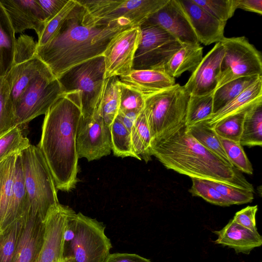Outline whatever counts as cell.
I'll return each mask as SVG.
<instances>
[{"mask_svg":"<svg viewBox=\"0 0 262 262\" xmlns=\"http://www.w3.org/2000/svg\"><path fill=\"white\" fill-rule=\"evenodd\" d=\"M104 262H151L138 254L127 253L110 254Z\"/></svg>","mask_w":262,"mask_h":262,"instance_id":"obj_48","label":"cell"},{"mask_svg":"<svg viewBox=\"0 0 262 262\" xmlns=\"http://www.w3.org/2000/svg\"><path fill=\"white\" fill-rule=\"evenodd\" d=\"M221 43L224 53L216 89L241 77L262 76L261 54L245 37H225Z\"/></svg>","mask_w":262,"mask_h":262,"instance_id":"obj_10","label":"cell"},{"mask_svg":"<svg viewBox=\"0 0 262 262\" xmlns=\"http://www.w3.org/2000/svg\"><path fill=\"white\" fill-rule=\"evenodd\" d=\"M187 130L204 147L219 156L229 165L233 166L227 157L220 137L213 128L210 127L204 121L193 126H187Z\"/></svg>","mask_w":262,"mask_h":262,"instance_id":"obj_31","label":"cell"},{"mask_svg":"<svg viewBox=\"0 0 262 262\" xmlns=\"http://www.w3.org/2000/svg\"><path fill=\"white\" fill-rule=\"evenodd\" d=\"M99 104L100 102L92 116H82L77 132L79 158H84L88 161L98 160L110 155L112 151L110 127L101 115Z\"/></svg>","mask_w":262,"mask_h":262,"instance_id":"obj_12","label":"cell"},{"mask_svg":"<svg viewBox=\"0 0 262 262\" xmlns=\"http://www.w3.org/2000/svg\"><path fill=\"white\" fill-rule=\"evenodd\" d=\"M192 185L189 192L193 196H200L207 202L220 206H229L231 204L213 186L204 180L191 178Z\"/></svg>","mask_w":262,"mask_h":262,"instance_id":"obj_41","label":"cell"},{"mask_svg":"<svg viewBox=\"0 0 262 262\" xmlns=\"http://www.w3.org/2000/svg\"><path fill=\"white\" fill-rule=\"evenodd\" d=\"M15 40L14 31L0 2V77L5 76L13 66Z\"/></svg>","mask_w":262,"mask_h":262,"instance_id":"obj_27","label":"cell"},{"mask_svg":"<svg viewBox=\"0 0 262 262\" xmlns=\"http://www.w3.org/2000/svg\"><path fill=\"white\" fill-rule=\"evenodd\" d=\"M104 56L72 67L58 79L63 94L76 93L83 117L92 116L99 105L105 81Z\"/></svg>","mask_w":262,"mask_h":262,"instance_id":"obj_6","label":"cell"},{"mask_svg":"<svg viewBox=\"0 0 262 262\" xmlns=\"http://www.w3.org/2000/svg\"><path fill=\"white\" fill-rule=\"evenodd\" d=\"M15 33L33 29L39 38L45 27L37 0H0Z\"/></svg>","mask_w":262,"mask_h":262,"instance_id":"obj_18","label":"cell"},{"mask_svg":"<svg viewBox=\"0 0 262 262\" xmlns=\"http://www.w3.org/2000/svg\"><path fill=\"white\" fill-rule=\"evenodd\" d=\"M43 220L31 213L26 214L12 262H36L43 237Z\"/></svg>","mask_w":262,"mask_h":262,"instance_id":"obj_19","label":"cell"},{"mask_svg":"<svg viewBox=\"0 0 262 262\" xmlns=\"http://www.w3.org/2000/svg\"><path fill=\"white\" fill-rule=\"evenodd\" d=\"M213 93L190 95L186 122L187 127L207 120L213 114Z\"/></svg>","mask_w":262,"mask_h":262,"instance_id":"obj_35","label":"cell"},{"mask_svg":"<svg viewBox=\"0 0 262 262\" xmlns=\"http://www.w3.org/2000/svg\"><path fill=\"white\" fill-rule=\"evenodd\" d=\"M9 85L5 77H0V134L14 126L13 107Z\"/></svg>","mask_w":262,"mask_h":262,"instance_id":"obj_39","label":"cell"},{"mask_svg":"<svg viewBox=\"0 0 262 262\" xmlns=\"http://www.w3.org/2000/svg\"><path fill=\"white\" fill-rule=\"evenodd\" d=\"M31 144L23 129L14 126L0 134V163L10 156L20 154Z\"/></svg>","mask_w":262,"mask_h":262,"instance_id":"obj_34","label":"cell"},{"mask_svg":"<svg viewBox=\"0 0 262 262\" xmlns=\"http://www.w3.org/2000/svg\"><path fill=\"white\" fill-rule=\"evenodd\" d=\"M78 96L63 94L46 114L37 145L48 165L56 188L70 191L79 180L76 135L82 117Z\"/></svg>","mask_w":262,"mask_h":262,"instance_id":"obj_2","label":"cell"},{"mask_svg":"<svg viewBox=\"0 0 262 262\" xmlns=\"http://www.w3.org/2000/svg\"><path fill=\"white\" fill-rule=\"evenodd\" d=\"M76 4V0H68L61 10L46 25L37 42V47L43 46L50 41Z\"/></svg>","mask_w":262,"mask_h":262,"instance_id":"obj_44","label":"cell"},{"mask_svg":"<svg viewBox=\"0 0 262 262\" xmlns=\"http://www.w3.org/2000/svg\"><path fill=\"white\" fill-rule=\"evenodd\" d=\"M140 113L135 112L125 113L119 112L117 117L121 121L123 125L131 133L132 128Z\"/></svg>","mask_w":262,"mask_h":262,"instance_id":"obj_50","label":"cell"},{"mask_svg":"<svg viewBox=\"0 0 262 262\" xmlns=\"http://www.w3.org/2000/svg\"><path fill=\"white\" fill-rule=\"evenodd\" d=\"M139 28L140 40L133 69L164 71L170 58L183 45L156 25L145 21Z\"/></svg>","mask_w":262,"mask_h":262,"instance_id":"obj_9","label":"cell"},{"mask_svg":"<svg viewBox=\"0 0 262 262\" xmlns=\"http://www.w3.org/2000/svg\"><path fill=\"white\" fill-rule=\"evenodd\" d=\"M204 180L213 186L231 205H240L250 203L254 199V192L249 190L220 182Z\"/></svg>","mask_w":262,"mask_h":262,"instance_id":"obj_40","label":"cell"},{"mask_svg":"<svg viewBox=\"0 0 262 262\" xmlns=\"http://www.w3.org/2000/svg\"><path fill=\"white\" fill-rule=\"evenodd\" d=\"M18 154L12 155L0 163V233L4 231L8 212Z\"/></svg>","mask_w":262,"mask_h":262,"instance_id":"obj_26","label":"cell"},{"mask_svg":"<svg viewBox=\"0 0 262 262\" xmlns=\"http://www.w3.org/2000/svg\"><path fill=\"white\" fill-rule=\"evenodd\" d=\"M29 212L43 220L60 203L48 165L37 146L30 144L20 154Z\"/></svg>","mask_w":262,"mask_h":262,"instance_id":"obj_4","label":"cell"},{"mask_svg":"<svg viewBox=\"0 0 262 262\" xmlns=\"http://www.w3.org/2000/svg\"><path fill=\"white\" fill-rule=\"evenodd\" d=\"M75 219V234L72 241L63 243V257H72L75 262H104L112 248L105 226L80 212Z\"/></svg>","mask_w":262,"mask_h":262,"instance_id":"obj_7","label":"cell"},{"mask_svg":"<svg viewBox=\"0 0 262 262\" xmlns=\"http://www.w3.org/2000/svg\"><path fill=\"white\" fill-rule=\"evenodd\" d=\"M257 206H248L237 212L233 220L243 227L252 231H257L256 227L255 214Z\"/></svg>","mask_w":262,"mask_h":262,"instance_id":"obj_46","label":"cell"},{"mask_svg":"<svg viewBox=\"0 0 262 262\" xmlns=\"http://www.w3.org/2000/svg\"><path fill=\"white\" fill-rule=\"evenodd\" d=\"M260 77L262 76L256 75L241 77L216 89L213 93V114L233 100Z\"/></svg>","mask_w":262,"mask_h":262,"instance_id":"obj_30","label":"cell"},{"mask_svg":"<svg viewBox=\"0 0 262 262\" xmlns=\"http://www.w3.org/2000/svg\"><path fill=\"white\" fill-rule=\"evenodd\" d=\"M94 17L111 22L129 21L139 27L168 0H77Z\"/></svg>","mask_w":262,"mask_h":262,"instance_id":"obj_11","label":"cell"},{"mask_svg":"<svg viewBox=\"0 0 262 262\" xmlns=\"http://www.w3.org/2000/svg\"><path fill=\"white\" fill-rule=\"evenodd\" d=\"M199 42L206 45L221 42L226 23L222 21L196 4L193 0H178Z\"/></svg>","mask_w":262,"mask_h":262,"instance_id":"obj_17","label":"cell"},{"mask_svg":"<svg viewBox=\"0 0 262 262\" xmlns=\"http://www.w3.org/2000/svg\"><path fill=\"white\" fill-rule=\"evenodd\" d=\"M110 131L112 150L115 156L139 160L133 150L130 133L117 117L111 125Z\"/></svg>","mask_w":262,"mask_h":262,"instance_id":"obj_33","label":"cell"},{"mask_svg":"<svg viewBox=\"0 0 262 262\" xmlns=\"http://www.w3.org/2000/svg\"><path fill=\"white\" fill-rule=\"evenodd\" d=\"M262 100V77L204 121L211 128L225 118Z\"/></svg>","mask_w":262,"mask_h":262,"instance_id":"obj_24","label":"cell"},{"mask_svg":"<svg viewBox=\"0 0 262 262\" xmlns=\"http://www.w3.org/2000/svg\"><path fill=\"white\" fill-rule=\"evenodd\" d=\"M68 2V0H37L46 25L61 10Z\"/></svg>","mask_w":262,"mask_h":262,"instance_id":"obj_47","label":"cell"},{"mask_svg":"<svg viewBox=\"0 0 262 262\" xmlns=\"http://www.w3.org/2000/svg\"><path fill=\"white\" fill-rule=\"evenodd\" d=\"M62 262H75L73 258L71 257H63Z\"/></svg>","mask_w":262,"mask_h":262,"instance_id":"obj_51","label":"cell"},{"mask_svg":"<svg viewBox=\"0 0 262 262\" xmlns=\"http://www.w3.org/2000/svg\"><path fill=\"white\" fill-rule=\"evenodd\" d=\"M37 48V42L34 41L33 37L26 34L20 35L15 40L13 66L36 57Z\"/></svg>","mask_w":262,"mask_h":262,"instance_id":"obj_43","label":"cell"},{"mask_svg":"<svg viewBox=\"0 0 262 262\" xmlns=\"http://www.w3.org/2000/svg\"><path fill=\"white\" fill-rule=\"evenodd\" d=\"M140 36L139 27L126 29L111 40L104 54L105 79L125 75L133 70Z\"/></svg>","mask_w":262,"mask_h":262,"instance_id":"obj_13","label":"cell"},{"mask_svg":"<svg viewBox=\"0 0 262 262\" xmlns=\"http://www.w3.org/2000/svg\"><path fill=\"white\" fill-rule=\"evenodd\" d=\"M224 53V47L219 42L203 58L184 85L190 95H203L214 92Z\"/></svg>","mask_w":262,"mask_h":262,"instance_id":"obj_16","label":"cell"},{"mask_svg":"<svg viewBox=\"0 0 262 262\" xmlns=\"http://www.w3.org/2000/svg\"><path fill=\"white\" fill-rule=\"evenodd\" d=\"M193 1L213 16L226 23L234 15L236 9L234 0H193Z\"/></svg>","mask_w":262,"mask_h":262,"instance_id":"obj_42","label":"cell"},{"mask_svg":"<svg viewBox=\"0 0 262 262\" xmlns=\"http://www.w3.org/2000/svg\"><path fill=\"white\" fill-rule=\"evenodd\" d=\"M236 9L262 14V0H234Z\"/></svg>","mask_w":262,"mask_h":262,"instance_id":"obj_49","label":"cell"},{"mask_svg":"<svg viewBox=\"0 0 262 262\" xmlns=\"http://www.w3.org/2000/svg\"><path fill=\"white\" fill-rule=\"evenodd\" d=\"M220 139L231 165L239 171L252 174L253 169L252 164L240 143L221 137Z\"/></svg>","mask_w":262,"mask_h":262,"instance_id":"obj_38","label":"cell"},{"mask_svg":"<svg viewBox=\"0 0 262 262\" xmlns=\"http://www.w3.org/2000/svg\"><path fill=\"white\" fill-rule=\"evenodd\" d=\"M218 238L215 244L233 248L236 253L249 254L254 248L262 244L261 236L257 231H252L235 222L233 220L221 230L215 231Z\"/></svg>","mask_w":262,"mask_h":262,"instance_id":"obj_21","label":"cell"},{"mask_svg":"<svg viewBox=\"0 0 262 262\" xmlns=\"http://www.w3.org/2000/svg\"><path fill=\"white\" fill-rule=\"evenodd\" d=\"M118 78L122 84L140 93L144 99L176 84L174 78L156 70L133 69Z\"/></svg>","mask_w":262,"mask_h":262,"instance_id":"obj_20","label":"cell"},{"mask_svg":"<svg viewBox=\"0 0 262 262\" xmlns=\"http://www.w3.org/2000/svg\"><path fill=\"white\" fill-rule=\"evenodd\" d=\"M146 21L160 27L182 45L200 44L178 0H168Z\"/></svg>","mask_w":262,"mask_h":262,"instance_id":"obj_15","label":"cell"},{"mask_svg":"<svg viewBox=\"0 0 262 262\" xmlns=\"http://www.w3.org/2000/svg\"><path fill=\"white\" fill-rule=\"evenodd\" d=\"M24 217L0 233V262H12Z\"/></svg>","mask_w":262,"mask_h":262,"instance_id":"obj_37","label":"cell"},{"mask_svg":"<svg viewBox=\"0 0 262 262\" xmlns=\"http://www.w3.org/2000/svg\"><path fill=\"white\" fill-rule=\"evenodd\" d=\"M47 67L37 57L12 67L5 77L9 85L13 107L25 90Z\"/></svg>","mask_w":262,"mask_h":262,"instance_id":"obj_22","label":"cell"},{"mask_svg":"<svg viewBox=\"0 0 262 262\" xmlns=\"http://www.w3.org/2000/svg\"><path fill=\"white\" fill-rule=\"evenodd\" d=\"M120 84V104L119 112L141 113L144 107L145 99L139 92Z\"/></svg>","mask_w":262,"mask_h":262,"instance_id":"obj_45","label":"cell"},{"mask_svg":"<svg viewBox=\"0 0 262 262\" xmlns=\"http://www.w3.org/2000/svg\"><path fill=\"white\" fill-rule=\"evenodd\" d=\"M189 96L184 85L175 84L145 99L143 112L151 141L160 140L186 125Z\"/></svg>","mask_w":262,"mask_h":262,"instance_id":"obj_5","label":"cell"},{"mask_svg":"<svg viewBox=\"0 0 262 262\" xmlns=\"http://www.w3.org/2000/svg\"><path fill=\"white\" fill-rule=\"evenodd\" d=\"M20 154L16 159L12 193L4 231L29 212V202Z\"/></svg>","mask_w":262,"mask_h":262,"instance_id":"obj_23","label":"cell"},{"mask_svg":"<svg viewBox=\"0 0 262 262\" xmlns=\"http://www.w3.org/2000/svg\"><path fill=\"white\" fill-rule=\"evenodd\" d=\"M130 134L133 150L139 160L146 162L151 160V137L143 110L138 116Z\"/></svg>","mask_w":262,"mask_h":262,"instance_id":"obj_32","label":"cell"},{"mask_svg":"<svg viewBox=\"0 0 262 262\" xmlns=\"http://www.w3.org/2000/svg\"><path fill=\"white\" fill-rule=\"evenodd\" d=\"M63 94L59 80L47 67L15 103L14 126L23 129L35 118L45 115Z\"/></svg>","mask_w":262,"mask_h":262,"instance_id":"obj_8","label":"cell"},{"mask_svg":"<svg viewBox=\"0 0 262 262\" xmlns=\"http://www.w3.org/2000/svg\"><path fill=\"white\" fill-rule=\"evenodd\" d=\"M243 146L262 145V101H260L246 113L239 141Z\"/></svg>","mask_w":262,"mask_h":262,"instance_id":"obj_29","label":"cell"},{"mask_svg":"<svg viewBox=\"0 0 262 262\" xmlns=\"http://www.w3.org/2000/svg\"><path fill=\"white\" fill-rule=\"evenodd\" d=\"M255 104L217 123L213 128L218 136L239 143L246 113Z\"/></svg>","mask_w":262,"mask_h":262,"instance_id":"obj_36","label":"cell"},{"mask_svg":"<svg viewBox=\"0 0 262 262\" xmlns=\"http://www.w3.org/2000/svg\"><path fill=\"white\" fill-rule=\"evenodd\" d=\"M150 152L167 169L180 174L254 192L252 185L238 170L202 145L188 132L186 125L160 140L151 141Z\"/></svg>","mask_w":262,"mask_h":262,"instance_id":"obj_3","label":"cell"},{"mask_svg":"<svg viewBox=\"0 0 262 262\" xmlns=\"http://www.w3.org/2000/svg\"><path fill=\"white\" fill-rule=\"evenodd\" d=\"M203 58V47L200 44L183 45L170 58L164 71L174 78L186 71L193 73Z\"/></svg>","mask_w":262,"mask_h":262,"instance_id":"obj_25","label":"cell"},{"mask_svg":"<svg viewBox=\"0 0 262 262\" xmlns=\"http://www.w3.org/2000/svg\"><path fill=\"white\" fill-rule=\"evenodd\" d=\"M120 104V84L118 77L105 79L99 107L105 123L110 127L117 116Z\"/></svg>","mask_w":262,"mask_h":262,"instance_id":"obj_28","label":"cell"},{"mask_svg":"<svg viewBox=\"0 0 262 262\" xmlns=\"http://www.w3.org/2000/svg\"><path fill=\"white\" fill-rule=\"evenodd\" d=\"M74 210L59 204L43 220L42 245L36 262H62L63 233L68 217Z\"/></svg>","mask_w":262,"mask_h":262,"instance_id":"obj_14","label":"cell"},{"mask_svg":"<svg viewBox=\"0 0 262 262\" xmlns=\"http://www.w3.org/2000/svg\"><path fill=\"white\" fill-rule=\"evenodd\" d=\"M76 1L75 6L53 38L36 50V56L57 78L74 66L103 56L116 35L133 27L126 19L107 22L96 18Z\"/></svg>","mask_w":262,"mask_h":262,"instance_id":"obj_1","label":"cell"}]
</instances>
